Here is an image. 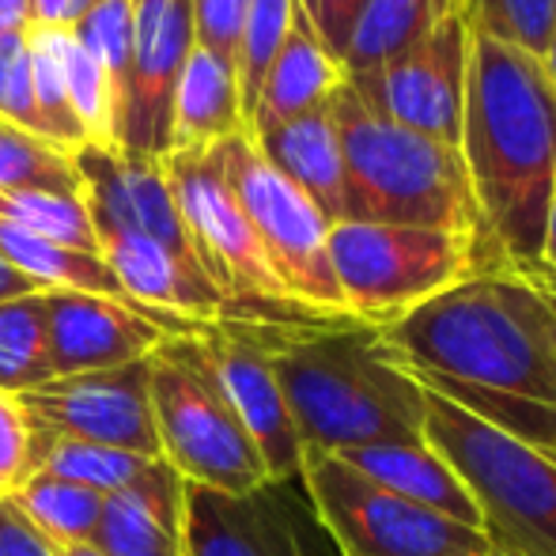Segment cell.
<instances>
[{"label": "cell", "instance_id": "6da1fadb", "mask_svg": "<svg viewBox=\"0 0 556 556\" xmlns=\"http://www.w3.org/2000/svg\"><path fill=\"white\" fill-rule=\"evenodd\" d=\"M379 337L428 394L556 458V295L542 280L481 269Z\"/></svg>", "mask_w": 556, "mask_h": 556}, {"label": "cell", "instance_id": "7a4b0ae2", "mask_svg": "<svg viewBox=\"0 0 556 556\" xmlns=\"http://www.w3.org/2000/svg\"><path fill=\"white\" fill-rule=\"evenodd\" d=\"M462 163L496 269L542 280L545 220L556 186V91L542 61L469 35Z\"/></svg>", "mask_w": 556, "mask_h": 556}, {"label": "cell", "instance_id": "3957f363", "mask_svg": "<svg viewBox=\"0 0 556 556\" xmlns=\"http://www.w3.org/2000/svg\"><path fill=\"white\" fill-rule=\"evenodd\" d=\"M303 454L425 440V387L356 318H262Z\"/></svg>", "mask_w": 556, "mask_h": 556}, {"label": "cell", "instance_id": "277c9868", "mask_svg": "<svg viewBox=\"0 0 556 556\" xmlns=\"http://www.w3.org/2000/svg\"><path fill=\"white\" fill-rule=\"evenodd\" d=\"M330 111L344 155V220L462 235L496 269L458 148L367 111L349 80L330 99Z\"/></svg>", "mask_w": 556, "mask_h": 556}, {"label": "cell", "instance_id": "5b68a950", "mask_svg": "<svg viewBox=\"0 0 556 556\" xmlns=\"http://www.w3.org/2000/svg\"><path fill=\"white\" fill-rule=\"evenodd\" d=\"M425 443L462 477L492 556H556V458L425 390Z\"/></svg>", "mask_w": 556, "mask_h": 556}, {"label": "cell", "instance_id": "8992f818", "mask_svg": "<svg viewBox=\"0 0 556 556\" xmlns=\"http://www.w3.org/2000/svg\"><path fill=\"white\" fill-rule=\"evenodd\" d=\"M148 390L160 458L175 466L182 481L231 496L273 484L262 454L216 379L201 330L167 337L148 356Z\"/></svg>", "mask_w": 556, "mask_h": 556}, {"label": "cell", "instance_id": "52a82bcc", "mask_svg": "<svg viewBox=\"0 0 556 556\" xmlns=\"http://www.w3.org/2000/svg\"><path fill=\"white\" fill-rule=\"evenodd\" d=\"M330 265L349 318L379 330L489 269L477 242L462 235L359 220L330 227Z\"/></svg>", "mask_w": 556, "mask_h": 556}, {"label": "cell", "instance_id": "ba28073f", "mask_svg": "<svg viewBox=\"0 0 556 556\" xmlns=\"http://www.w3.org/2000/svg\"><path fill=\"white\" fill-rule=\"evenodd\" d=\"M216 152L288 300L307 318H349L330 265L333 224L257 152L250 132L220 140Z\"/></svg>", "mask_w": 556, "mask_h": 556}, {"label": "cell", "instance_id": "9c48e42d", "mask_svg": "<svg viewBox=\"0 0 556 556\" xmlns=\"http://www.w3.org/2000/svg\"><path fill=\"white\" fill-rule=\"evenodd\" d=\"M163 170L201 265L235 307V318H307L288 300L277 269L265 257L227 182L216 144L201 152H170Z\"/></svg>", "mask_w": 556, "mask_h": 556}, {"label": "cell", "instance_id": "30bf717a", "mask_svg": "<svg viewBox=\"0 0 556 556\" xmlns=\"http://www.w3.org/2000/svg\"><path fill=\"white\" fill-rule=\"evenodd\" d=\"M315 519L341 556H489L481 530L435 515L367 481L337 454H303L300 469Z\"/></svg>", "mask_w": 556, "mask_h": 556}, {"label": "cell", "instance_id": "8fae6325", "mask_svg": "<svg viewBox=\"0 0 556 556\" xmlns=\"http://www.w3.org/2000/svg\"><path fill=\"white\" fill-rule=\"evenodd\" d=\"M469 8L451 12L409 53L371 76H344L367 111L387 122L458 148L469 73Z\"/></svg>", "mask_w": 556, "mask_h": 556}, {"label": "cell", "instance_id": "7c38bea8", "mask_svg": "<svg viewBox=\"0 0 556 556\" xmlns=\"http://www.w3.org/2000/svg\"><path fill=\"white\" fill-rule=\"evenodd\" d=\"M38 440H76L160 458L148 359L114 371L61 375L20 394Z\"/></svg>", "mask_w": 556, "mask_h": 556}, {"label": "cell", "instance_id": "4fadbf2b", "mask_svg": "<svg viewBox=\"0 0 556 556\" xmlns=\"http://www.w3.org/2000/svg\"><path fill=\"white\" fill-rule=\"evenodd\" d=\"M137 30H132V65L125 84L122 114H117V152L140 160L170 155V103L178 76L190 61L193 0H132Z\"/></svg>", "mask_w": 556, "mask_h": 556}, {"label": "cell", "instance_id": "5bb4252c", "mask_svg": "<svg viewBox=\"0 0 556 556\" xmlns=\"http://www.w3.org/2000/svg\"><path fill=\"white\" fill-rule=\"evenodd\" d=\"M201 341L213 359V371L220 379L235 417L242 420L247 435L254 440L269 469L273 484L300 481L303 443L295 432V420L288 413L285 390L273 371L269 349L262 337V318H220L201 326Z\"/></svg>", "mask_w": 556, "mask_h": 556}, {"label": "cell", "instance_id": "9a60e30c", "mask_svg": "<svg viewBox=\"0 0 556 556\" xmlns=\"http://www.w3.org/2000/svg\"><path fill=\"white\" fill-rule=\"evenodd\" d=\"M198 330L201 323L137 307L132 300H111V295L88 292H46V333H50L53 379L137 364V359L152 356L167 337Z\"/></svg>", "mask_w": 556, "mask_h": 556}, {"label": "cell", "instance_id": "2e32d148", "mask_svg": "<svg viewBox=\"0 0 556 556\" xmlns=\"http://www.w3.org/2000/svg\"><path fill=\"white\" fill-rule=\"evenodd\" d=\"M182 542L186 556H311L285 484L231 496L186 481Z\"/></svg>", "mask_w": 556, "mask_h": 556}, {"label": "cell", "instance_id": "e0dca14e", "mask_svg": "<svg viewBox=\"0 0 556 556\" xmlns=\"http://www.w3.org/2000/svg\"><path fill=\"white\" fill-rule=\"evenodd\" d=\"M76 167L84 175V198H88L96 227L144 235V239L167 247L170 254H178L182 262L205 269L190 231H186L182 213L175 205L163 160H140V155L125 152L84 148L76 155Z\"/></svg>", "mask_w": 556, "mask_h": 556}, {"label": "cell", "instance_id": "ac0fdd59", "mask_svg": "<svg viewBox=\"0 0 556 556\" xmlns=\"http://www.w3.org/2000/svg\"><path fill=\"white\" fill-rule=\"evenodd\" d=\"M99 257L111 265L114 280L122 285L125 300L137 307L175 315L186 323H220L235 318V307L227 295L208 280L205 269L182 262L167 247L144 239V235L117 231V227H96Z\"/></svg>", "mask_w": 556, "mask_h": 556}, {"label": "cell", "instance_id": "d6986e66", "mask_svg": "<svg viewBox=\"0 0 556 556\" xmlns=\"http://www.w3.org/2000/svg\"><path fill=\"white\" fill-rule=\"evenodd\" d=\"M182 511V473L155 458L148 462L137 481L103 500V515H99L91 545L103 556H186Z\"/></svg>", "mask_w": 556, "mask_h": 556}, {"label": "cell", "instance_id": "ffe728a7", "mask_svg": "<svg viewBox=\"0 0 556 556\" xmlns=\"http://www.w3.org/2000/svg\"><path fill=\"white\" fill-rule=\"evenodd\" d=\"M344 84V65L318 42L303 12H295V23L288 30V42L280 46L277 61L269 65L257 91V103L247 117L250 137L277 129V125L303 117L318 106H330V99Z\"/></svg>", "mask_w": 556, "mask_h": 556}, {"label": "cell", "instance_id": "44dd1931", "mask_svg": "<svg viewBox=\"0 0 556 556\" xmlns=\"http://www.w3.org/2000/svg\"><path fill=\"white\" fill-rule=\"evenodd\" d=\"M254 144L326 220H344V155L330 106L292 117L254 137Z\"/></svg>", "mask_w": 556, "mask_h": 556}, {"label": "cell", "instance_id": "7402d4cb", "mask_svg": "<svg viewBox=\"0 0 556 556\" xmlns=\"http://www.w3.org/2000/svg\"><path fill=\"white\" fill-rule=\"evenodd\" d=\"M337 458L349 462L356 473H364L367 481H375L379 489L477 530V507H473V500H469L462 477L454 473L425 440L359 446V451H344V454H337Z\"/></svg>", "mask_w": 556, "mask_h": 556}, {"label": "cell", "instance_id": "603a6c76", "mask_svg": "<svg viewBox=\"0 0 556 556\" xmlns=\"http://www.w3.org/2000/svg\"><path fill=\"white\" fill-rule=\"evenodd\" d=\"M235 132H247L235 65L193 46L170 103V152H201Z\"/></svg>", "mask_w": 556, "mask_h": 556}, {"label": "cell", "instance_id": "cb8c5ba5", "mask_svg": "<svg viewBox=\"0 0 556 556\" xmlns=\"http://www.w3.org/2000/svg\"><path fill=\"white\" fill-rule=\"evenodd\" d=\"M458 8L469 4L466 0H367L341 58L344 76H371L387 68Z\"/></svg>", "mask_w": 556, "mask_h": 556}, {"label": "cell", "instance_id": "d4e9b609", "mask_svg": "<svg viewBox=\"0 0 556 556\" xmlns=\"http://www.w3.org/2000/svg\"><path fill=\"white\" fill-rule=\"evenodd\" d=\"M0 257L15 273H23L38 292H88L125 300L111 265L99 254H88V250L61 247V242L38 239V235H27L20 227L0 224Z\"/></svg>", "mask_w": 556, "mask_h": 556}, {"label": "cell", "instance_id": "484cf974", "mask_svg": "<svg viewBox=\"0 0 556 556\" xmlns=\"http://www.w3.org/2000/svg\"><path fill=\"white\" fill-rule=\"evenodd\" d=\"M20 515L53 545V549H65V545H91L99 527V515H103V500L99 492L80 489L73 481H61V477L35 469L20 489L12 492Z\"/></svg>", "mask_w": 556, "mask_h": 556}, {"label": "cell", "instance_id": "4316f807", "mask_svg": "<svg viewBox=\"0 0 556 556\" xmlns=\"http://www.w3.org/2000/svg\"><path fill=\"white\" fill-rule=\"evenodd\" d=\"M53 379L50 333H46V292L0 303V390L27 394Z\"/></svg>", "mask_w": 556, "mask_h": 556}, {"label": "cell", "instance_id": "83f0119b", "mask_svg": "<svg viewBox=\"0 0 556 556\" xmlns=\"http://www.w3.org/2000/svg\"><path fill=\"white\" fill-rule=\"evenodd\" d=\"M0 190H46L84 198V175L73 152L38 132L0 122Z\"/></svg>", "mask_w": 556, "mask_h": 556}, {"label": "cell", "instance_id": "f1b7e54d", "mask_svg": "<svg viewBox=\"0 0 556 556\" xmlns=\"http://www.w3.org/2000/svg\"><path fill=\"white\" fill-rule=\"evenodd\" d=\"M0 224L20 227L27 235H38V239L61 242V247L99 254V235L88 198H68V193L46 190H0Z\"/></svg>", "mask_w": 556, "mask_h": 556}, {"label": "cell", "instance_id": "f546056e", "mask_svg": "<svg viewBox=\"0 0 556 556\" xmlns=\"http://www.w3.org/2000/svg\"><path fill=\"white\" fill-rule=\"evenodd\" d=\"M144 454L117 451V446H99V443H76V440H38V469L73 481L80 489H91L99 496H114L129 481H137L148 469Z\"/></svg>", "mask_w": 556, "mask_h": 556}, {"label": "cell", "instance_id": "4dcf8cb0", "mask_svg": "<svg viewBox=\"0 0 556 556\" xmlns=\"http://www.w3.org/2000/svg\"><path fill=\"white\" fill-rule=\"evenodd\" d=\"M295 12H300L295 0H250L247 4L239 50H235V80H239L242 117H250V111H254L262 80L273 61H277L280 46L288 42Z\"/></svg>", "mask_w": 556, "mask_h": 556}, {"label": "cell", "instance_id": "1f68e13d", "mask_svg": "<svg viewBox=\"0 0 556 556\" xmlns=\"http://www.w3.org/2000/svg\"><path fill=\"white\" fill-rule=\"evenodd\" d=\"M132 30H137L132 0H99V4L73 27V35L80 38L84 50L96 58V65L103 68L106 88H111L114 140H117V114H122L125 84H129V65H132Z\"/></svg>", "mask_w": 556, "mask_h": 556}, {"label": "cell", "instance_id": "d6a6232c", "mask_svg": "<svg viewBox=\"0 0 556 556\" xmlns=\"http://www.w3.org/2000/svg\"><path fill=\"white\" fill-rule=\"evenodd\" d=\"M61 61H65L68 103H73V114H76V122H80L88 148H99V152H117V148H114V99H111V88H106V80H103V68L96 65V58L84 50L80 38H76L73 30L65 35Z\"/></svg>", "mask_w": 556, "mask_h": 556}, {"label": "cell", "instance_id": "836d02e7", "mask_svg": "<svg viewBox=\"0 0 556 556\" xmlns=\"http://www.w3.org/2000/svg\"><path fill=\"white\" fill-rule=\"evenodd\" d=\"M469 23L496 42L542 58L556 23V0H473Z\"/></svg>", "mask_w": 556, "mask_h": 556}, {"label": "cell", "instance_id": "e575fe53", "mask_svg": "<svg viewBox=\"0 0 556 556\" xmlns=\"http://www.w3.org/2000/svg\"><path fill=\"white\" fill-rule=\"evenodd\" d=\"M0 122L38 132L27 30H8V35H0ZM38 137H42V132H38Z\"/></svg>", "mask_w": 556, "mask_h": 556}, {"label": "cell", "instance_id": "d590c367", "mask_svg": "<svg viewBox=\"0 0 556 556\" xmlns=\"http://www.w3.org/2000/svg\"><path fill=\"white\" fill-rule=\"evenodd\" d=\"M38 469V432L20 394L0 390V500H8Z\"/></svg>", "mask_w": 556, "mask_h": 556}, {"label": "cell", "instance_id": "8d00e7d4", "mask_svg": "<svg viewBox=\"0 0 556 556\" xmlns=\"http://www.w3.org/2000/svg\"><path fill=\"white\" fill-rule=\"evenodd\" d=\"M247 4L250 0H193V35H198L201 50L235 65Z\"/></svg>", "mask_w": 556, "mask_h": 556}, {"label": "cell", "instance_id": "74e56055", "mask_svg": "<svg viewBox=\"0 0 556 556\" xmlns=\"http://www.w3.org/2000/svg\"><path fill=\"white\" fill-rule=\"evenodd\" d=\"M295 4H300L303 20H307L311 30L318 35V42L341 61L367 0H295Z\"/></svg>", "mask_w": 556, "mask_h": 556}, {"label": "cell", "instance_id": "f35d334b", "mask_svg": "<svg viewBox=\"0 0 556 556\" xmlns=\"http://www.w3.org/2000/svg\"><path fill=\"white\" fill-rule=\"evenodd\" d=\"M0 556H58V549L23 519L12 500H0Z\"/></svg>", "mask_w": 556, "mask_h": 556}, {"label": "cell", "instance_id": "ab89813d", "mask_svg": "<svg viewBox=\"0 0 556 556\" xmlns=\"http://www.w3.org/2000/svg\"><path fill=\"white\" fill-rule=\"evenodd\" d=\"M99 0H30V23L35 27L73 30Z\"/></svg>", "mask_w": 556, "mask_h": 556}, {"label": "cell", "instance_id": "60d3db41", "mask_svg": "<svg viewBox=\"0 0 556 556\" xmlns=\"http://www.w3.org/2000/svg\"><path fill=\"white\" fill-rule=\"evenodd\" d=\"M542 285L556 292V186L549 201V220H545V254H542Z\"/></svg>", "mask_w": 556, "mask_h": 556}, {"label": "cell", "instance_id": "b9f144b4", "mask_svg": "<svg viewBox=\"0 0 556 556\" xmlns=\"http://www.w3.org/2000/svg\"><path fill=\"white\" fill-rule=\"evenodd\" d=\"M30 27V0H0V35Z\"/></svg>", "mask_w": 556, "mask_h": 556}, {"label": "cell", "instance_id": "7bdbcfd3", "mask_svg": "<svg viewBox=\"0 0 556 556\" xmlns=\"http://www.w3.org/2000/svg\"><path fill=\"white\" fill-rule=\"evenodd\" d=\"M30 292H38L35 285H30L23 273H15L12 265L0 257V303L4 300H20V295H30Z\"/></svg>", "mask_w": 556, "mask_h": 556}, {"label": "cell", "instance_id": "ee69618b", "mask_svg": "<svg viewBox=\"0 0 556 556\" xmlns=\"http://www.w3.org/2000/svg\"><path fill=\"white\" fill-rule=\"evenodd\" d=\"M538 61H542V73H545V80H549V88L556 91V23H553L549 42H545V53Z\"/></svg>", "mask_w": 556, "mask_h": 556}, {"label": "cell", "instance_id": "f6af8a7d", "mask_svg": "<svg viewBox=\"0 0 556 556\" xmlns=\"http://www.w3.org/2000/svg\"><path fill=\"white\" fill-rule=\"evenodd\" d=\"M58 556H103V553L96 545H65V549H58Z\"/></svg>", "mask_w": 556, "mask_h": 556}, {"label": "cell", "instance_id": "bcb514c9", "mask_svg": "<svg viewBox=\"0 0 556 556\" xmlns=\"http://www.w3.org/2000/svg\"><path fill=\"white\" fill-rule=\"evenodd\" d=\"M466 4H473V0H466Z\"/></svg>", "mask_w": 556, "mask_h": 556}, {"label": "cell", "instance_id": "7dc6e473", "mask_svg": "<svg viewBox=\"0 0 556 556\" xmlns=\"http://www.w3.org/2000/svg\"><path fill=\"white\" fill-rule=\"evenodd\" d=\"M549 292H553V288H549ZM553 295H556V292H553Z\"/></svg>", "mask_w": 556, "mask_h": 556}, {"label": "cell", "instance_id": "c3c4849f", "mask_svg": "<svg viewBox=\"0 0 556 556\" xmlns=\"http://www.w3.org/2000/svg\"><path fill=\"white\" fill-rule=\"evenodd\" d=\"M489 556H492V553H489Z\"/></svg>", "mask_w": 556, "mask_h": 556}]
</instances>
